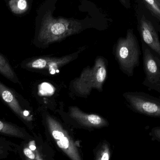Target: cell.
<instances>
[{
  "label": "cell",
  "mask_w": 160,
  "mask_h": 160,
  "mask_svg": "<svg viewBox=\"0 0 160 160\" xmlns=\"http://www.w3.org/2000/svg\"><path fill=\"white\" fill-rule=\"evenodd\" d=\"M0 134V160L7 158L10 153H16L18 144L12 142Z\"/></svg>",
  "instance_id": "cell-9"
},
{
  "label": "cell",
  "mask_w": 160,
  "mask_h": 160,
  "mask_svg": "<svg viewBox=\"0 0 160 160\" xmlns=\"http://www.w3.org/2000/svg\"><path fill=\"white\" fill-rule=\"evenodd\" d=\"M139 29L143 42L160 57V41L158 35L151 22L144 15L139 19Z\"/></svg>",
  "instance_id": "cell-6"
},
{
  "label": "cell",
  "mask_w": 160,
  "mask_h": 160,
  "mask_svg": "<svg viewBox=\"0 0 160 160\" xmlns=\"http://www.w3.org/2000/svg\"><path fill=\"white\" fill-rule=\"evenodd\" d=\"M0 99L20 120L29 126L32 118L26 100L15 89L8 87L1 81Z\"/></svg>",
  "instance_id": "cell-3"
},
{
  "label": "cell",
  "mask_w": 160,
  "mask_h": 160,
  "mask_svg": "<svg viewBox=\"0 0 160 160\" xmlns=\"http://www.w3.org/2000/svg\"><path fill=\"white\" fill-rule=\"evenodd\" d=\"M121 4L126 8H131V3L130 0H118Z\"/></svg>",
  "instance_id": "cell-18"
},
{
  "label": "cell",
  "mask_w": 160,
  "mask_h": 160,
  "mask_svg": "<svg viewBox=\"0 0 160 160\" xmlns=\"http://www.w3.org/2000/svg\"><path fill=\"white\" fill-rule=\"evenodd\" d=\"M152 16L160 21V0H138Z\"/></svg>",
  "instance_id": "cell-10"
},
{
  "label": "cell",
  "mask_w": 160,
  "mask_h": 160,
  "mask_svg": "<svg viewBox=\"0 0 160 160\" xmlns=\"http://www.w3.org/2000/svg\"><path fill=\"white\" fill-rule=\"evenodd\" d=\"M39 93L42 95H52L54 93V89L48 83H43L39 86Z\"/></svg>",
  "instance_id": "cell-12"
},
{
  "label": "cell",
  "mask_w": 160,
  "mask_h": 160,
  "mask_svg": "<svg viewBox=\"0 0 160 160\" xmlns=\"http://www.w3.org/2000/svg\"><path fill=\"white\" fill-rule=\"evenodd\" d=\"M0 134L22 140L29 139V134L23 128L11 122L0 119Z\"/></svg>",
  "instance_id": "cell-7"
},
{
  "label": "cell",
  "mask_w": 160,
  "mask_h": 160,
  "mask_svg": "<svg viewBox=\"0 0 160 160\" xmlns=\"http://www.w3.org/2000/svg\"><path fill=\"white\" fill-rule=\"evenodd\" d=\"M88 120L89 123L94 125H98L101 123V118L96 115H90L88 116Z\"/></svg>",
  "instance_id": "cell-16"
},
{
  "label": "cell",
  "mask_w": 160,
  "mask_h": 160,
  "mask_svg": "<svg viewBox=\"0 0 160 160\" xmlns=\"http://www.w3.org/2000/svg\"><path fill=\"white\" fill-rule=\"evenodd\" d=\"M9 6L12 12L16 14H23L29 8L28 0H10Z\"/></svg>",
  "instance_id": "cell-11"
},
{
  "label": "cell",
  "mask_w": 160,
  "mask_h": 160,
  "mask_svg": "<svg viewBox=\"0 0 160 160\" xmlns=\"http://www.w3.org/2000/svg\"><path fill=\"white\" fill-rule=\"evenodd\" d=\"M58 146L63 149H67L69 147V141L67 137L64 136L60 140H58L57 142Z\"/></svg>",
  "instance_id": "cell-15"
},
{
  "label": "cell",
  "mask_w": 160,
  "mask_h": 160,
  "mask_svg": "<svg viewBox=\"0 0 160 160\" xmlns=\"http://www.w3.org/2000/svg\"><path fill=\"white\" fill-rule=\"evenodd\" d=\"M106 75V71L105 68L103 66H101L98 69L97 72V80L98 82H102L105 80Z\"/></svg>",
  "instance_id": "cell-14"
},
{
  "label": "cell",
  "mask_w": 160,
  "mask_h": 160,
  "mask_svg": "<svg viewBox=\"0 0 160 160\" xmlns=\"http://www.w3.org/2000/svg\"><path fill=\"white\" fill-rule=\"evenodd\" d=\"M58 1L46 0L40 8L35 38L39 47L47 48L92 27L91 20L87 18L80 20L53 16Z\"/></svg>",
  "instance_id": "cell-1"
},
{
  "label": "cell",
  "mask_w": 160,
  "mask_h": 160,
  "mask_svg": "<svg viewBox=\"0 0 160 160\" xmlns=\"http://www.w3.org/2000/svg\"><path fill=\"white\" fill-rule=\"evenodd\" d=\"M143 62L145 78L142 84L149 91L160 94V57L144 44Z\"/></svg>",
  "instance_id": "cell-5"
},
{
  "label": "cell",
  "mask_w": 160,
  "mask_h": 160,
  "mask_svg": "<svg viewBox=\"0 0 160 160\" xmlns=\"http://www.w3.org/2000/svg\"><path fill=\"white\" fill-rule=\"evenodd\" d=\"M52 135L53 138L57 141L60 140L65 136L64 134L62 132L57 130L53 131L52 132Z\"/></svg>",
  "instance_id": "cell-17"
},
{
  "label": "cell",
  "mask_w": 160,
  "mask_h": 160,
  "mask_svg": "<svg viewBox=\"0 0 160 160\" xmlns=\"http://www.w3.org/2000/svg\"><path fill=\"white\" fill-rule=\"evenodd\" d=\"M149 135L153 141H157L160 143V126L152 128L149 133Z\"/></svg>",
  "instance_id": "cell-13"
},
{
  "label": "cell",
  "mask_w": 160,
  "mask_h": 160,
  "mask_svg": "<svg viewBox=\"0 0 160 160\" xmlns=\"http://www.w3.org/2000/svg\"><path fill=\"white\" fill-rule=\"evenodd\" d=\"M116 56L123 70L132 76L139 66L141 50L139 42L132 29H128L125 37H120L114 45Z\"/></svg>",
  "instance_id": "cell-2"
},
{
  "label": "cell",
  "mask_w": 160,
  "mask_h": 160,
  "mask_svg": "<svg viewBox=\"0 0 160 160\" xmlns=\"http://www.w3.org/2000/svg\"><path fill=\"white\" fill-rule=\"evenodd\" d=\"M125 97L133 111L160 118V99L143 92H129Z\"/></svg>",
  "instance_id": "cell-4"
},
{
  "label": "cell",
  "mask_w": 160,
  "mask_h": 160,
  "mask_svg": "<svg viewBox=\"0 0 160 160\" xmlns=\"http://www.w3.org/2000/svg\"><path fill=\"white\" fill-rule=\"evenodd\" d=\"M0 74L6 79L16 84L22 86V84L17 73L8 59L0 54Z\"/></svg>",
  "instance_id": "cell-8"
},
{
  "label": "cell",
  "mask_w": 160,
  "mask_h": 160,
  "mask_svg": "<svg viewBox=\"0 0 160 160\" xmlns=\"http://www.w3.org/2000/svg\"><path fill=\"white\" fill-rule=\"evenodd\" d=\"M109 155L107 153H105V154H103V156H102V158H101V160H109Z\"/></svg>",
  "instance_id": "cell-19"
}]
</instances>
